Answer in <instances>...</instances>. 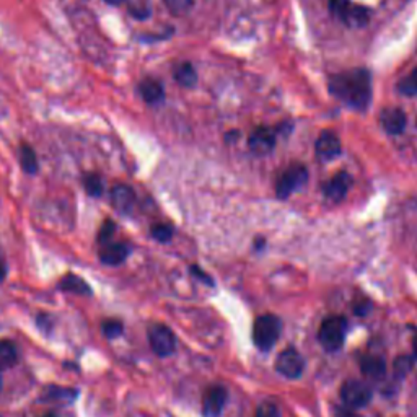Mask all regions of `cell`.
<instances>
[{
  "label": "cell",
  "mask_w": 417,
  "mask_h": 417,
  "mask_svg": "<svg viewBox=\"0 0 417 417\" xmlns=\"http://www.w3.org/2000/svg\"><path fill=\"white\" fill-rule=\"evenodd\" d=\"M330 92L347 107L365 111L372 102V75L367 69H352L331 77Z\"/></svg>",
  "instance_id": "cell-1"
},
{
  "label": "cell",
  "mask_w": 417,
  "mask_h": 417,
  "mask_svg": "<svg viewBox=\"0 0 417 417\" xmlns=\"http://www.w3.org/2000/svg\"><path fill=\"white\" fill-rule=\"evenodd\" d=\"M282 323L276 315H263L254 320L253 342L261 350H271L281 336Z\"/></svg>",
  "instance_id": "cell-2"
},
{
  "label": "cell",
  "mask_w": 417,
  "mask_h": 417,
  "mask_svg": "<svg viewBox=\"0 0 417 417\" xmlns=\"http://www.w3.org/2000/svg\"><path fill=\"white\" fill-rule=\"evenodd\" d=\"M347 332V321L342 316H330L320 326L318 341L327 352H336L344 346Z\"/></svg>",
  "instance_id": "cell-3"
},
{
  "label": "cell",
  "mask_w": 417,
  "mask_h": 417,
  "mask_svg": "<svg viewBox=\"0 0 417 417\" xmlns=\"http://www.w3.org/2000/svg\"><path fill=\"white\" fill-rule=\"evenodd\" d=\"M308 183V170L303 165H291L277 180V197L287 199Z\"/></svg>",
  "instance_id": "cell-4"
},
{
  "label": "cell",
  "mask_w": 417,
  "mask_h": 417,
  "mask_svg": "<svg viewBox=\"0 0 417 417\" xmlns=\"http://www.w3.org/2000/svg\"><path fill=\"white\" fill-rule=\"evenodd\" d=\"M150 347L158 357H170L176 350V337L168 326L155 323L148 327Z\"/></svg>",
  "instance_id": "cell-5"
},
{
  "label": "cell",
  "mask_w": 417,
  "mask_h": 417,
  "mask_svg": "<svg viewBox=\"0 0 417 417\" xmlns=\"http://www.w3.org/2000/svg\"><path fill=\"white\" fill-rule=\"evenodd\" d=\"M341 399L344 406L350 409L365 408L372 401V390L369 385H365L360 380H347L341 386Z\"/></svg>",
  "instance_id": "cell-6"
},
{
  "label": "cell",
  "mask_w": 417,
  "mask_h": 417,
  "mask_svg": "<svg viewBox=\"0 0 417 417\" xmlns=\"http://www.w3.org/2000/svg\"><path fill=\"white\" fill-rule=\"evenodd\" d=\"M276 370L286 378H298L305 370V360L296 347H286L276 359Z\"/></svg>",
  "instance_id": "cell-7"
},
{
  "label": "cell",
  "mask_w": 417,
  "mask_h": 417,
  "mask_svg": "<svg viewBox=\"0 0 417 417\" xmlns=\"http://www.w3.org/2000/svg\"><path fill=\"white\" fill-rule=\"evenodd\" d=\"M227 390L220 385H212L205 390L202 396V413L205 417H219L225 408Z\"/></svg>",
  "instance_id": "cell-8"
},
{
  "label": "cell",
  "mask_w": 417,
  "mask_h": 417,
  "mask_svg": "<svg viewBox=\"0 0 417 417\" xmlns=\"http://www.w3.org/2000/svg\"><path fill=\"white\" fill-rule=\"evenodd\" d=\"M109 197H111V204H113V207L118 210L119 214H124V215L131 214L132 210H134L136 202H137L134 189L124 185V183H118V185L111 188Z\"/></svg>",
  "instance_id": "cell-9"
},
{
  "label": "cell",
  "mask_w": 417,
  "mask_h": 417,
  "mask_svg": "<svg viewBox=\"0 0 417 417\" xmlns=\"http://www.w3.org/2000/svg\"><path fill=\"white\" fill-rule=\"evenodd\" d=\"M350 186H352V176L349 173H337L335 178H331L330 181L323 185V194L327 201L331 202H342L347 197V193Z\"/></svg>",
  "instance_id": "cell-10"
},
{
  "label": "cell",
  "mask_w": 417,
  "mask_h": 417,
  "mask_svg": "<svg viewBox=\"0 0 417 417\" xmlns=\"http://www.w3.org/2000/svg\"><path fill=\"white\" fill-rule=\"evenodd\" d=\"M316 157L323 162H330V160L337 158L342 153V146L336 134L332 132H321L318 141L315 143Z\"/></svg>",
  "instance_id": "cell-11"
},
{
  "label": "cell",
  "mask_w": 417,
  "mask_h": 417,
  "mask_svg": "<svg viewBox=\"0 0 417 417\" xmlns=\"http://www.w3.org/2000/svg\"><path fill=\"white\" fill-rule=\"evenodd\" d=\"M276 146V134L274 131L268 127H258L248 137V147L256 155H266L272 152Z\"/></svg>",
  "instance_id": "cell-12"
},
{
  "label": "cell",
  "mask_w": 417,
  "mask_h": 417,
  "mask_svg": "<svg viewBox=\"0 0 417 417\" xmlns=\"http://www.w3.org/2000/svg\"><path fill=\"white\" fill-rule=\"evenodd\" d=\"M380 124L390 136L403 134L406 129V114L399 108H385L380 113Z\"/></svg>",
  "instance_id": "cell-13"
},
{
  "label": "cell",
  "mask_w": 417,
  "mask_h": 417,
  "mask_svg": "<svg viewBox=\"0 0 417 417\" xmlns=\"http://www.w3.org/2000/svg\"><path fill=\"white\" fill-rule=\"evenodd\" d=\"M131 249L126 243H107L99 249V261L107 266H119L129 256Z\"/></svg>",
  "instance_id": "cell-14"
},
{
  "label": "cell",
  "mask_w": 417,
  "mask_h": 417,
  "mask_svg": "<svg viewBox=\"0 0 417 417\" xmlns=\"http://www.w3.org/2000/svg\"><path fill=\"white\" fill-rule=\"evenodd\" d=\"M139 93L148 104H158L165 98V88L157 79H143L139 83Z\"/></svg>",
  "instance_id": "cell-15"
},
{
  "label": "cell",
  "mask_w": 417,
  "mask_h": 417,
  "mask_svg": "<svg viewBox=\"0 0 417 417\" xmlns=\"http://www.w3.org/2000/svg\"><path fill=\"white\" fill-rule=\"evenodd\" d=\"M360 369H362V374L372 380H381L386 375V362L378 355H364L360 359Z\"/></svg>",
  "instance_id": "cell-16"
},
{
  "label": "cell",
  "mask_w": 417,
  "mask_h": 417,
  "mask_svg": "<svg viewBox=\"0 0 417 417\" xmlns=\"http://www.w3.org/2000/svg\"><path fill=\"white\" fill-rule=\"evenodd\" d=\"M59 288L60 291H65V292H72V293H77V296H82V297H90L92 296V288L88 283L82 279V277L75 276V274H67L64 276L63 279L59 282Z\"/></svg>",
  "instance_id": "cell-17"
},
{
  "label": "cell",
  "mask_w": 417,
  "mask_h": 417,
  "mask_svg": "<svg viewBox=\"0 0 417 417\" xmlns=\"http://www.w3.org/2000/svg\"><path fill=\"white\" fill-rule=\"evenodd\" d=\"M369 18H370L369 10H367L365 7H360V5L350 4L341 20L344 21V23L352 26V28H362L369 23Z\"/></svg>",
  "instance_id": "cell-18"
},
{
  "label": "cell",
  "mask_w": 417,
  "mask_h": 417,
  "mask_svg": "<svg viewBox=\"0 0 417 417\" xmlns=\"http://www.w3.org/2000/svg\"><path fill=\"white\" fill-rule=\"evenodd\" d=\"M175 80L185 88H193L197 83L196 69L189 63H181L175 67Z\"/></svg>",
  "instance_id": "cell-19"
},
{
  "label": "cell",
  "mask_w": 417,
  "mask_h": 417,
  "mask_svg": "<svg viewBox=\"0 0 417 417\" xmlns=\"http://www.w3.org/2000/svg\"><path fill=\"white\" fill-rule=\"evenodd\" d=\"M18 350L12 341H0V374L16 364Z\"/></svg>",
  "instance_id": "cell-20"
},
{
  "label": "cell",
  "mask_w": 417,
  "mask_h": 417,
  "mask_svg": "<svg viewBox=\"0 0 417 417\" xmlns=\"http://www.w3.org/2000/svg\"><path fill=\"white\" fill-rule=\"evenodd\" d=\"M20 163L28 175H36L40 170V163H38V157L35 150L28 143H21L20 147Z\"/></svg>",
  "instance_id": "cell-21"
},
{
  "label": "cell",
  "mask_w": 417,
  "mask_h": 417,
  "mask_svg": "<svg viewBox=\"0 0 417 417\" xmlns=\"http://www.w3.org/2000/svg\"><path fill=\"white\" fill-rule=\"evenodd\" d=\"M83 186H85L87 193L90 194V196H93V197L102 196L103 189H104L102 178H99L98 175H94V173L85 175V178H83Z\"/></svg>",
  "instance_id": "cell-22"
},
{
  "label": "cell",
  "mask_w": 417,
  "mask_h": 417,
  "mask_svg": "<svg viewBox=\"0 0 417 417\" xmlns=\"http://www.w3.org/2000/svg\"><path fill=\"white\" fill-rule=\"evenodd\" d=\"M398 90L404 97H416L417 94V69L411 72V75L404 77V79L398 83Z\"/></svg>",
  "instance_id": "cell-23"
},
{
  "label": "cell",
  "mask_w": 417,
  "mask_h": 417,
  "mask_svg": "<svg viewBox=\"0 0 417 417\" xmlns=\"http://www.w3.org/2000/svg\"><path fill=\"white\" fill-rule=\"evenodd\" d=\"M166 9L175 16L186 15L194 7V0H163Z\"/></svg>",
  "instance_id": "cell-24"
},
{
  "label": "cell",
  "mask_w": 417,
  "mask_h": 417,
  "mask_svg": "<svg viewBox=\"0 0 417 417\" xmlns=\"http://www.w3.org/2000/svg\"><path fill=\"white\" fill-rule=\"evenodd\" d=\"M150 233L160 243H168L173 238V229L168 224H155L150 229Z\"/></svg>",
  "instance_id": "cell-25"
},
{
  "label": "cell",
  "mask_w": 417,
  "mask_h": 417,
  "mask_svg": "<svg viewBox=\"0 0 417 417\" xmlns=\"http://www.w3.org/2000/svg\"><path fill=\"white\" fill-rule=\"evenodd\" d=\"M102 330H103V335L107 336L108 339H114V337H118V336L122 335V331H124V326H122V323L119 320L111 318V320L103 321Z\"/></svg>",
  "instance_id": "cell-26"
},
{
  "label": "cell",
  "mask_w": 417,
  "mask_h": 417,
  "mask_svg": "<svg viewBox=\"0 0 417 417\" xmlns=\"http://www.w3.org/2000/svg\"><path fill=\"white\" fill-rule=\"evenodd\" d=\"M46 394L49 398H60V399H65V401H74V399L79 396L77 390H69V388H59V386H49Z\"/></svg>",
  "instance_id": "cell-27"
},
{
  "label": "cell",
  "mask_w": 417,
  "mask_h": 417,
  "mask_svg": "<svg viewBox=\"0 0 417 417\" xmlns=\"http://www.w3.org/2000/svg\"><path fill=\"white\" fill-rule=\"evenodd\" d=\"M413 359L409 357V355H401V357H398L396 360H394V374H396V377L403 378L409 374L411 370H413Z\"/></svg>",
  "instance_id": "cell-28"
},
{
  "label": "cell",
  "mask_w": 417,
  "mask_h": 417,
  "mask_svg": "<svg viewBox=\"0 0 417 417\" xmlns=\"http://www.w3.org/2000/svg\"><path fill=\"white\" fill-rule=\"evenodd\" d=\"M254 417H281V411L274 403L264 401L256 408Z\"/></svg>",
  "instance_id": "cell-29"
},
{
  "label": "cell",
  "mask_w": 417,
  "mask_h": 417,
  "mask_svg": "<svg viewBox=\"0 0 417 417\" xmlns=\"http://www.w3.org/2000/svg\"><path fill=\"white\" fill-rule=\"evenodd\" d=\"M114 230H116V225L113 220H104V224L102 225V229L98 232V243L99 244H107L109 243L111 237L114 235Z\"/></svg>",
  "instance_id": "cell-30"
},
{
  "label": "cell",
  "mask_w": 417,
  "mask_h": 417,
  "mask_svg": "<svg viewBox=\"0 0 417 417\" xmlns=\"http://www.w3.org/2000/svg\"><path fill=\"white\" fill-rule=\"evenodd\" d=\"M129 12H131V15H134L136 18L143 20L146 16H148L150 10H148L147 5H132V7L129 9Z\"/></svg>",
  "instance_id": "cell-31"
},
{
  "label": "cell",
  "mask_w": 417,
  "mask_h": 417,
  "mask_svg": "<svg viewBox=\"0 0 417 417\" xmlns=\"http://www.w3.org/2000/svg\"><path fill=\"white\" fill-rule=\"evenodd\" d=\"M191 271H193V274H194V276L199 277V279L204 281L205 283H209V286H212V283H214V282H212V279H210L209 276H205V272H204V271H201V269H199L197 266H191Z\"/></svg>",
  "instance_id": "cell-32"
},
{
  "label": "cell",
  "mask_w": 417,
  "mask_h": 417,
  "mask_svg": "<svg viewBox=\"0 0 417 417\" xmlns=\"http://www.w3.org/2000/svg\"><path fill=\"white\" fill-rule=\"evenodd\" d=\"M336 417H360V416L357 413H354V409L344 406V408H336Z\"/></svg>",
  "instance_id": "cell-33"
},
{
  "label": "cell",
  "mask_w": 417,
  "mask_h": 417,
  "mask_svg": "<svg viewBox=\"0 0 417 417\" xmlns=\"http://www.w3.org/2000/svg\"><path fill=\"white\" fill-rule=\"evenodd\" d=\"M5 272H7V268H5V264L2 263V261H0V281H4Z\"/></svg>",
  "instance_id": "cell-34"
},
{
  "label": "cell",
  "mask_w": 417,
  "mask_h": 417,
  "mask_svg": "<svg viewBox=\"0 0 417 417\" xmlns=\"http://www.w3.org/2000/svg\"><path fill=\"white\" fill-rule=\"evenodd\" d=\"M413 350H414V357L417 359V335L414 336V341H413Z\"/></svg>",
  "instance_id": "cell-35"
},
{
  "label": "cell",
  "mask_w": 417,
  "mask_h": 417,
  "mask_svg": "<svg viewBox=\"0 0 417 417\" xmlns=\"http://www.w3.org/2000/svg\"><path fill=\"white\" fill-rule=\"evenodd\" d=\"M104 2L109 4V5H119V4L124 2V0H104Z\"/></svg>",
  "instance_id": "cell-36"
},
{
  "label": "cell",
  "mask_w": 417,
  "mask_h": 417,
  "mask_svg": "<svg viewBox=\"0 0 417 417\" xmlns=\"http://www.w3.org/2000/svg\"><path fill=\"white\" fill-rule=\"evenodd\" d=\"M41 417H58V414H55V413H46V414L41 416Z\"/></svg>",
  "instance_id": "cell-37"
},
{
  "label": "cell",
  "mask_w": 417,
  "mask_h": 417,
  "mask_svg": "<svg viewBox=\"0 0 417 417\" xmlns=\"http://www.w3.org/2000/svg\"><path fill=\"white\" fill-rule=\"evenodd\" d=\"M0 390H2V375H0Z\"/></svg>",
  "instance_id": "cell-38"
},
{
  "label": "cell",
  "mask_w": 417,
  "mask_h": 417,
  "mask_svg": "<svg viewBox=\"0 0 417 417\" xmlns=\"http://www.w3.org/2000/svg\"><path fill=\"white\" fill-rule=\"evenodd\" d=\"M416 126H417V121H416Z\"/></svg>",
  "instance_id": "cell-39"
}]
</instances>
